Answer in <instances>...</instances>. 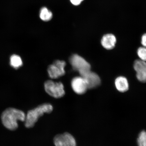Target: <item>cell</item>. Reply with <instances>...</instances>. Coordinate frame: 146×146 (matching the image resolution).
I'll return each mask as SVG.
<instances>
[{
  "instance_id": "6da1fadb",
  "label": "cell",
  "mask_w": 146,
  "mask_h": 146,
  "mask_svg": "<svg viewBox=\"0 0 146 146\" xmlns=\"http://www.w3.org/2000/svg\"><path fill=\"white\" fill-rule=\"evenodd\" d=\"M25 115L23 111L13 108L5 110L2 114L1 118L3 125L10 130H15L18 127V120L24 121Z\"/></svg>"
},
{
  "instance_id": "7a4b0ae2",
  "label": "cell",
  "mask_w": 146,
  "mask_h": 146,
  "mask_svg": "<svg viewBox=\"0 0 146 146\" xmlns=\"http://www.w3.org/2000/svg\"><path fill=\"white\" fill-rule=\"evenodd\" d=\"M53 109V108L52 105L49 104H44L29 111L25 117V126L29 128L33 127L40 117L45 113H50Z\"/></svg>"
},
{
  "instance_id": "3957f363",
  "label": "cell",
  "mask_w": 146,
  "mask_h": 146,
  "mask_svg": "<svg viewBox=\"0 0 146 146\" xmlns=\"http://www.w3.org/2000/svg\"><path fill=\"white\" fill-rule=\"evenodd\" d=\"M44 89L47 94L54 98H61L65 94L64 86L61 82L48 80L44 83Z\"/></svg>"
},
{
  "instance_id": "277c9868",
  "label": "cell",
  "mask_w": 146,
  "mask_h": 146,
  "mask_svg": "<svg viewBox=\"0 0 146 146\" xmlns=\"http://www.w3.org/2000/svg\"><path fill=\"white\" fill-rule=\"evenodd\" d=\"M66 63L65 61L56 60L52 64L49 66L47 72L50 77L55 79L62 76L65 74V67Z\"/></svg>"
},
{
  "instance_id": "5b68a950",
  "label": "cell",
  "mask_w": 146,
  "mask_h": 146,
  "mask_svg": "<svg viewBox=\"0 0 146 146\" xmlns=\"http://www.w3.org/2000/svg\"><path fill=\"white\" fill-rule=\"evenodd\" d=\"M69 62L74 70L79 72L90 70V64L84 58L77 54H73L69 59Z\"/></svg>"
},
{
  "instance_id": "8992f818",
  "label": "cell",
  "mask_w": 146,
  "mask_h": 146,
  "mask_svg": "<svg viewBox=\"0 0 146 146\" xmlns=\"http://www.w3.org/2000/svg\"><path fill=\"white\" fill-rule=\"evenodd\" d=\"M80 76L86 82L88 89L96 88L101 83V80L99 76L96 73L88 70L80 72Z\"/></svg>"
},
{
  "instance_id": "52a82bcc",
  "label": "cell",
  "mask_w": 146,
  "mask_h": 146,
  "mask_svg": "<svg viewBox=\"0 0 146 146\" xmlns=\"http://www.w3.org/2000/svg\"><path fill=\"white\" fill-rule=\"evenodd\" d=\"M55 146H76L74 137L68 133L57 135L54 139Z\"/></svg>"
},
{
  "instance_id": "ba28073f",
  "label": "cell",
  "mask_w": 146,
  "mask_h": 146,
  "mask_svg": "<svg viewBox=\"0 0 146 146\" xmlns=\"http://www.w3.org/2000/svg\"><path fill=\"white\" fill-rule=\"evenodd\" d=\"M71 86L74 92L79 95L84 94L88 89L86 82L81 76L73 78Z\"/></svg>"
},
{
  "instance_id": "9c48e42d",
  "label": "cell",
  "mask_w": 146,
  "mask_h": 146,
  "mask_svg": "<svg viewBox=\"0 0 146 146\" xmlns=\"http://www.w3.org/2000/svg\"><path fill=\"white\" fill-rule=\"evenodd\" d=\"M134 68L136 72V77L140 82H146V62L141 60H137L134 64Z\"/></svg>"
},
{
  "instance_id": "30bf717a",
  "label": "cell",
  "mask_w": 146,
  "mask_h": 146,
  "mask_svg": "<svg viewBox=\"0 0 146 146\" xmlns=\"http://www.w3.org/2000/svg\"><path fill=\"white\" fill-rule=\"evenodd\" d=\"M116 39L115 36L112 34H106L101 40V44L104 48L110 50L113 48L115 45Z\"/></svg>"
},
{
  "instance_id": "8fae6325",
  "label": "cell",
  "mask_w": 146,
  "mask_h": 146,
  "mask_svg": "<svg viewBox=\"0 0 146 146\" xmlns=\"http://www.w3.org/2000/svg\"><path fill=\"white\" fill-rule=\"evenodd\" d=\"M115 86L117 90L121 92H125L129 90V84L127 78L123 76H119L115 81Z\"/></svg>"
},
{
  "instance_id": "7c38bea8",
  "label": "cell",
  "mask_w": 146,
  "mask_h": 146,
  "mask_svg": "<svg viewBox=\"0 0 146 146\" xmlns=\"http://www.w3.org/2000/svg\"><path fill=\"white\" fill-rule=\"evenodd\" d=\"M10 64L11 66L13 68L17 69L22 66V60L19 56L14 54L10 57Z\"/></svg>"
},
{
  "instance_id": "4fadbf2b",
  "label": "cell",
  "mask_w": 146,
  "mask_h": 146,
  "mask_svg": "<svg viewBox=\"0 0 146 146\" xmlns=\"http://www.w3.org/2000/svg\"><path fill=\"white\" fill-rule=\"evenodd\" d=\"M52 16V13L46 8H43L41 9L40 17L43 21H50Z\"/></svg>"
},
{
  "instance_id": "5bb4252c",
  "label": "cell",
  "mask_w": 146,
  "mask_h": 146,
  "mask_svg": "<svg viewBox=\"0 0 146 146\" xmlns=\"http://www.w3.org/2000/svg\"><path fill=\"white\" fill-rule=\"evenodd\" d=\"M138 146H146V131H142L139 135L137 140Z\"/></svg>"
},
{
  "instance_id": "9a60e30c",
  "label": "cell",
  "mask_w": 146,
  "mask_h": 146,
  "mask_svg": "<svg viewBox=\"0 0 146 146\" xmlns=\"http://www.w3.org/2000/svg\"><path fill=\"white\" fill-rule=\"evenodd\" d=\"M137 54L140 60L146 62V47H140L138 49Z\"/></svg>"
},
{
  "instance_id": "2e32d148",
  "label": "cell",
  "mask_w": 146,
  "mask_h": 146,
  "mask_svg": "<svg viewBox=\"0 0 146 146\" xmlns=\"http://www.w3.org/2000/svg\"><path fill=\"white\" fill-rule=\"evenodd\" d=\"M141 42L143 46L146 47V34L142 36Z\"/></svg>"
},
{
  "instance_id": "e0dca14e",
  "label": "cell",
  "mask_w": 146,
  "mask_h": 146,
  "mask_svg": "<svg viewBox=\"0 0 146 146\" xmlns=\"http://www.w3.org/2000/svg\"><path fill=\"white\" fill-rule=\"evenodd\" d=\"M84 0H70L71 3L74 5H78L81 3Z\"/></svg>"
}]
</instances>
